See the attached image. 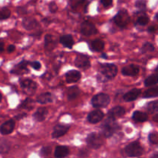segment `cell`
Here are the masks:
<instances>
[{
    "label": "cell",
    "instance_id": "cell-48",
    "mask_svg": "<svg viewBox=\"0 0 158 158\" xmlns=\"http://www.w3.org/2000/svg\"><path fill=\"white\" fill-rule=\"evenodd\" d=\"M157 20H158V14L157 15Z\"/></svg>",
    "mask_w": 158,
    "mask_h": 158
},
{
    "label": "cell",
    "instance_id": "cell-14",
    "mask_svg": "<svg viewBox=\"0 0 158 158\" xmlns=\"http://www.w3.org/2000/svg\"><path fill=\"white\" fill-rule=\"evenodd\" d=\"M140 69L136 65H129L123 68L122 69V73L124 76H129V77H134V76L137 75L139 73Z\"/></svg>",
    "mask_w": 158,
    "mask_h": 158
},
{
    "label": "cell",
    "instance_id": "cell-44",
    "mask_svg": "<svg viewBox=\"0 0 158 158\" xmlns=\"http://www.w3.org/2000/svg\"><path fill=\"white\" fill-rule=\"evenodd\" d=\"M153 120H154L155 122H157L158 123V114H157V115H155L154 117H153Z\"/></svg>",
    "mask_w": 158,
    "mask_h": 158
},
{
    "label": "cell",
    "instance_id": "cell-18",
    "mask_svg": "<svg viewBox=\"0 0 158 158\" xmlns=\"http://www.w3.org/2000/svg\"><path fill=\"white\" fill-rule=\"evenodd\" d=\"M48 115V110L45 107H40L37 110L34 114L33 117L35 120L39 122H42L46 119V116Z\"/></svg>",
    "mask_w": 158,
    "mask_h": 158
},
{
    "label": "cell",
    "instance_id": "cell-19",
    "mask_svg": "<svg viewBox=\"0 0 158 158\" xmlns=\"http://www.w3.org/2000/svg\"><path fill=\"white\" fill-rule=\"evenodd\" d=\"M69 150L66 146H58L56 147L54 153V156L56 158H64L69 154Z\"/></svg>",
    "mask_w": 158,
    "mask_h": 158
},
{
    "label": "cell",
    "instance_id": "cell-49",
    "mask_svg": "<svg viewBox=\"0 0 158 158\" xmlns=\"http://www.w3.org/2000/svg\"><path fill=\"white\" fill-rule=\"evenodd\" d=\"M157 70H158V66H157Z\"/></svg>",
    "mask_w": 158,
    "mask_h": 158
},
{
    "label": "cell",
    "instance_id": "cell-5",
    "mask_svg": "<svg viewBox=\"0 0 158 158\" xmlns=\"http://www.w3.org/2000/svg\"><path fill=\"white\" fill-rule=\"evenodd\" d=\"M125 152L129 157H139L143 154V150L138 142H133L126 147Z\"/></svg>",
    "mask_w": 158,
    "mask_h": 158
},
{
    "label": "cell",
    "instance_id": "cell-35",
    "mask_svg": "<svg viewBox=\"0 0 158 158\" xmlns=\"http://www.w3.org/2000/svg\"><path fill=\"white\" fill-rule=\"evenodd\" d=\"M149 140L152 143H158V134L153 133V134H150Z\"/></svg>",
    "mask_w": 158,
    "mask_h": 158
},
{
    "label": "cell",
    "instance_id": "cell-27",
    "mask_svg": "<svg viewBox=\"0 0 158 158\" xmlns=\"http://www.w3.org/2000/svg\"><path fill=\"white\" fill-rule=\"evenodd\" d=\"M56 41L53 40L51 35H46L45 38V46L48 50H52V48L55 47Z\"/></svg>",
    "mask_w": 158,
    "mask_h": 158
},
{
    "label": "cell",
    "instance_id": "cell-7",
    "mask_svg": "<svg viewBox=\"0 0 158 158\" xmlns=\"http://www.w3.org/2000/svg\"><path fill=\"white\" fill-rule=\"evenodd\" d=\"M20 85L23 88V90L27 94H33L35 91L36 90L37 85L36 83L32 80L29 79H24V80H20Z\"/></svg>",
    "mask_w": 158,
    "mask_h": 158
},
{
    "label": "cell",
    "instance_id": "cell-36",
    "mask_svg": "<svg viewBox=\"0 0 158 158\" xmlns=\"http://www.w3.org/2000/svg\"><path fill=\"white\" fill-rule=\"evenodd\" d=\"M135 6L140 9H145V8H146V4H145L144 2L137 1L136 2Z\"/></svg>",
    "mask_w": 158,
    "mask_h": 158
},
{
    "label": "cell",
    "instance_id": "cell-42",
    "mask_svg": "<svg viewBox=\"0 0 158 158\" xmlns=\"http://www.w3.org/2000/svg\"><path fill=\"white\" fill-rule=\"evenodd\" d=\"M3 50H4V43L0 42V52H3Z\"/></svg>",
    "mask_w": 158,
    "mask_h": 158
},
{
    "label": "cell",
    "instance_id": "cell-3",
    "mask_svg": "<svg viewBox=\"0 0 158 158\" xmlns=\"http://www.w3.org/2000/svg\"><path fill=\"white\" fill-rule=\"evenodd\" d=\"M100 72L105 78L113 79L117 76V67L114 64H102L100 67Z\"/></svg>",
    "mask_w": 158,
    "mask_h": 158
},
{
    "label": "cell",
    "instance_id": "cell-12",
    "mask_svg": "<svg viewBox=\"0 0 158 158\" xmlns=\"http://www.w3.org/2000/svg\"><path fill=\"white\" fill-rule=\"evenodd\" d=\"M29 64H30V63H28L27 61H22L21 63L14 66L13 69L11 70V73L14 74H17V75L24 74L25 73L28 72L27 66Z\"/></svg>",
    "mask_w": 158,
    "mask_h": 158
},
{
    "label": "cell",
    "instance_id": "cell-21",
    "mask_svg": "<svg viewBox=\"0 0 158 158\" xmlns=\"http://www.w3.org/2000/svg\"><path fill=\"white\" fill-rule=\"evenodd\" d=\"M60 43L65 46L71 49L74 44L73 39L72 35H64L63 36L60 37Z\"/></svg>",
    "mask_w": 158,
    "mask_h": 158
},
{
    "label": "cell",
    "instance_id": "cell-33",
    "mask_svg": "<svg viewBox=\"0 0 158 158\" xmlns=\"http://www.w3.org/2000/svg\"><path fill=\"white\" fill-rule=\"evenodd\" d=\"M9 150V145L7 140H2L0 142V152L6 153Z\"/></svg>",
    "mask_w": 158,
    "mask_h": 158
},
{
    "label": "cell",
    "instance_id": "cell-37",
    "mask_svg": "<svg viewBox=\"0 0 158 158\" xmlns=\"http://www.w3.org/2000/svg\"><path fill=\"white\" fill-rule=\"evenodd\" d=\"M51 153V148L49 147H46V148H43L41 151V154L44 156H47L49 154H50Z\"/></svg>",
    "mask_w": 158,
    "mask_h": 158
},
{
    "label": "cell",
    "instance_id": "cell-46",
    "mask_svg": "<svg viewBox=\"0 0 158 158\" xmlns=\"http://www.w3.org/2000/svg\"><path fill=\"white\" fill-rule=\"evenodd\" d=\"M152 158H158V153H157V154H154V155L152 156Z\"/></svg>",
    "mask_w": 158,
    "mask_h": 158
},
{
    "label": "cell",
    "instance_id": "cell-6",
    "mask_svg": "<svg viewBox=\"0 0 158 158\" xmlns=\"http://www.w3.org/2000/svg\"><path fill=\"white\" fill-rule=\"evenodd\" d=\"M116 24L120 27H125L129 23L130 15L126 10H120L114 19Z\"/></svg>",
    "mask_w": 158,
    "mask_h": 158
},
{
    "label": "cell",
    "instance_id": "cell-39",
    "mask_svg": "<svg viewBox=\"0 0 158 158\" xmlns=\"http://www.w3.org/2000/svg\"><path fill=\"white\" fill-rule=\"evenodd\" d=\"M49 10L51 12H56L57 10V6L55 2H51L49 6Z\"/></svg>",
    "mask_w": 158,
    "mask_h": 158
},
{
    "label": "cell",
    "instance_id": "cell-22",
    "mask_svg": "<svg viewBox=\"0 0 158 158\" xmlns=\"http://www.w3.org/2000/svg\"><path fill=\"white\" fill-rule=\"evenodd\" d=\"M23 27L26 29H27V30H32V29H35L37 26V22L34 19L26 18L23 19Z\"/></svg>",
    "mask_w": 158,
    "mask_h": 158
},
{
    "label": "cell",
    "instance_id": "cell-32",
    "mask_svg": "<svg viewBox=\"0 0 158 158\" xmlns=\"http://www.w3.org/2000/svg\"><path fill=\"white\" fill-rule=\"evenodd\" d=\"M141 50H142V52H143V53H146V52H153V51L154 50V46H153L151 43H146L145 44H143Z\"/></svg>",
    "mask_w": 158,
    "mask_h": 158
},
{
    "label": "cell",
    "instance_id": "cell-34",
    "mask_svg": "<svg viewBox=\"0 0 158 158\" xmlns=\"http://www.w3.org/2000/svg\"><path fill=\"white\" fill-rule=\"evenodd\" d=\"M149 23V18L146 15H143V16L139 17L138 19H137V24L140 25V26H145L148 23Z\"/></svg>",
    "mask_w": 158,
    "mask_h": 158
},
{
    "label": "cell",
    "instance_id": "cell-41",
    "mask_svg": "<svg viewBox=\"0 0 158 158\" xmlns=\"http://www.w3.org/2000/svg\"><path fill=\"white\" fill-rule=\"evenodd\" d=\"M15 46H13V45H9V47H8V52H12L15 50Z\"/></svg>",
    "mask_w": 158,
    "mask_h": 158
},
{
    "label": "cell",
    "instance_id": "cell-43",
    "mask_svg": "<svg viewBox=\"0 0 158 158\" xmlns=\"http://www.w3.org/2000/svg\"><path fill=\"white\" fill-rule=\"evenodd\" d=\"M26 114H22V115H18V116H16V117H15V118L18 119V120H19V119L23 118V117H26Z\"/></svg>",
    "mask_w": 158,
    "mask_h": 158
},
{
    "label": "cell",
    "instance_id": "cell-10",
    "mask_svg": "<svg viewBox=\"0 0 158 158\" xmlns=\"http://www.w3.org/2000/svg\"><path fill=\"white\" fill-rule=\"evenodd\" d=\"M104 114L101 110H96L92 111L88 115V121L91 123H97L103 120Z\"/></svg>",
    "mask_w": 158,
    "mask_h": 158
},
{
    "label": "cell",
    "instance_id": "cell-13",
    "mask_svg": "<svg viewBox=\"0 0 158 158\" xmlns=\"http://www.w3.org/2000/svg\"><path fill=\"white\" fill-rule=\"evenodd\" d=\"M69 127L66 126V125H56L54 127L53 131H52V137L53 138H59V137H62L67 133V131H69Z\"/></svg>",
    "mask_w": 158,
    "mask_h": 158
},
{
    "label": "cell",
    "instance_id": "cell-38",
    "mask_svg": "<svg viewBox=\"0 0 158 158\" xmlns=\"http://www.w3.org/2000/svg\"><path fill=\"white\" fill-rule=\"evenodd\" d=\"M29 65H31V66H32L34 69H36V70H38V69H40V68H41V64H40V62L38 61L32 62V63H30Z\"/></svg>",
    "mask_w": 158,
    "mask_h": 158
},
{
    "label": "cell",
    "instance_id": "cell-29",
    "mask_svg": "<svg viewBox=\"0 0 158 158\" xmlns=\"http://www.w3.org/2000/svg\"><path fill=\"white\" fill-rule=\"evenodd\" d=\"M11 15V12L8 8L1 7L0 8V21L1 20L6 19L9 18Z\"/></svg>",
    "mask_w": 158,
    "mask_h": 158
},
{
    "label": "cell",
    "instance_id": "cell-30",
    "mask_svg": "<svg viewBox=\"0 0 158 158\" xmlns=\"http://www.w3.org/2000/svg\"><path fill=\"white\" fill-rule=\"evenodd\" d=\"M147 107H148V111L151 114L158 112V100H154V101L149 103Z\"/></svg>",
    "mask_w": 158,
    "mask_h": 158
},
{
    "label": "cell",
    "instance_id": "cell-20",
    "mask_svg": "<svg viewBox=\"0 0 158 158\" xmlns=\"http://www.w3.org/2000/svg\"><path fill=\"white\" fill-rule=\"evenodd\" d=\"M36 101L38 102V103H42V104L51 103V102L52 101V94L49 92H46V93H44V94H40V96L37 97Z\"/></svg>",
    "mask_w": 158,
    "mask_h": 158
},
{
    "label": "cell",
    "instance_id": "cell-31",
    "mask_svg": "<svg viewBox=\"0 0 158 158\" xmlns=\"http://www.w3.org/2000/svg\"><path fill=\"white\" fill-rule=\"evenodd\" d=\"M32 106H33V101H32L31 99H26L25 101H23L22 103V104L20 105L19 107L25 108V109H32Z\"/></svg>",
    "mask_w": 158,
    "mask_h": 158
},
{
    "label": "cell",
    "instance_id": "cell-9",
    "mask_svg": "<svg viewBox=\"0 0 158 158\" xmlns=\"http://www.w3.org/2000/svg\"><path fill=\"white\" fill-rule=\"evenodd\" d=\"M14 128H15V121L13 120H9L0 126V133L2 135H8L14 131Z\"/></svg>",
    "mask_w": 158,
    "mask_h": 158
},
{
    "label": "cell",
    "instance_id": "cell-8",
    "mask_svg": "<svg viewBox=\"0 0 158 158\" xmlns=\"http://www.w3.org/2000/svg\"><path fill=\"white\" fill-rule=\"evenodd\" d=\"M81 32L85 35H92L97 33V30L96 26L89 22H84L81 24L80 27Z\"/></svg>",
    "mask_w": 158,
    "mask_h": 158
},
{
    "label": "cell",
    "instance_id": "cell-40",
    "mask_svg": "<svg viewBox=\"0 0 158 158\" xmlns=\"http://www.w3.org/2000/svg\"><path fill=\"white\" fill-rule=\"evenodd\" d=\"M100 3L104 7H109V6H110L113 4V2L111 0H103V1H100Z\"/></svg>",
    "mask_w": 158,
    "mask_h": 158
},
{
    "label": "cell",
    "instance_id": "cell-45",
    "mask_svg": "<svg viewBox=\"0 0 158 158\" xmlns=\"http://www.w3.org/2000/svg\"><path fill=\"white\" fill-rule=\"evenodd\" d=\"M148 30H149V32H154V30H155V29H154V27H150Z\"/></svg>",
    "mask_w": 158,
    "mask_h": 158
},
{
    "label": "cell",
    "instance_id": "cell-23",
    "mask_svg": "<svg viewBox=\"0 0 158 158\" xmlns=\"http://www.w3.org/2000/svg\"><path fill=\"white\" fill-rule=\"evenodd\" d=\"M80 90L77 86H71L67 90V97L69 100H73L77 98L80 95Z\"/></svg>",
    "mask_w": 158,
    "mask_h": 158
},
{
    "label": "cell",
    "instance_id": "cell-17",
    "mask_svg": "<svg viewBox=\"0 0 158 158\" xmlns=\"http://www.w3.org/2000/svg\"><path fill=\"white\" fill-rule=\"evenodd\" d=\"M141 94V90L139 89H133L127 93L123 96V100L127 102H131L135 100Z\"/></svg>",
    "mask_w": 158,
    "mask_h": 158
},
{
    "label": "cell",
    "instance_id": "cell-25",
    "mask_svg": "<svg viewBox=\"0 0 158 158\" xmlns=\"http://www.w3.org/2000/svg\"><path fill=\"white\" fill-rule=\"evenodd\" d=\"M90 48L94 51H101L104 48V43L100 40H94L90 43Z\"/></svg>",
    "mask_w": 158,
    "mask_h": 158
},
{
    "label": "cell",
    "instance_id": "cell-24",
    "mask_svg": "<svg viewBox=\"0 0 158 158\" xmlns=\"http://www.w3.org/2000/svg\"><path fill=\"white\" fill-rule=\"evenodd\" d=\"M133 120L137 122H144L148 120V117L147 114L140 111H135L133 114Z\"/></svg>",
    "mask_w": 158,
    "mask_h": 158
},
{
    "label": "cell",
    "instance_id": "cell-47",
    "mask_svg": "<svg viewBox=\"0 0 158 158\" xmlns=\"http://www.w3.org/2000/svg\"><path fill=\"white\" fill-rule=\"evenodd\" d=\"M2 94L0 93V102L2 101Z\"/></svg>",
    "mask_w": 158,
    "mask_h": 158
},
{
    "label": "cell",
    "instance_id": "cell-28",
    "mask_svg": "<svg viewBox=\"0 0 158 158\" xmlns=\"http://www.w3.org/2000/svg\"><path fill=\"white\" fill-rule=\"evenodd\" d=\"M158 83V75L157 74H152L145 80L144 84L146 86H151Z\"/></svg>",
    "mask_w": 158,
    "mask_h": 158
},
{
    "label": "cell",
    "instance_id": "cell-16",
    "mask_svg": "<svg viewBox=\"0 0 158 158\" xmlns=\"http://www.w3.org/2000/svg\"><path fill=\"white\" fill-rule=\"evenodd\" d=\"M81 78V73L77 70H71L66 73V82L69 83H76Z\"/></svg>",
    "mask_w": 158,
    "mask_h": 158
},
{
    "label": "cell",
    "instance_id": "cell-1",
    "mask_svg": "<svg viewBox=\"0 0 158 158\" xmlns=\"http://www.w3.org/2000/svg\"><path fill=\"white\" fill-rule=\"evenodd\" d=\"M118 127L117 123H116L114 119L108 117L104 121V123L101 126V131L103 136L106 137H110L115 133L116 130Z\"/></svg>",
    "mask_w": 158,
    "mask_h": 158
},
{
    "label": "cell",
    "instance_id": "cell-4",
    "mask_svg": "<svg viewBox=\"0 0 158 158\" xmlns=\"http://www.w3.org/2000/svg\"><path fill=\"white\" fill-rule=\"evenodd\" d=\"M110 102V98L107 94H99L92 99V105L96 108H102L107 106Z\"/></svg>",
    "mask_w": 158,
    "mask_h": 158
},
{
    "label": "cell",
    "instance_id": "cell-26",
    "mask_svg": "<svg viewBox=\"0 0 158 158\" xmlns=\"http://www.w3.org/2000/svg\"><path fill=\"white\" fill-rule=\"evenodd\" d=\"M143 97L145 98H151V97H158V86H154L143 93Z\"/></svg>",
    "mask_w": 158,
    "mask_h": 158
},
{
    "label": "cell",
    "instance_id": "cell-11",
    "mask_svg": "<svg viewBox=\"0 0 158 158\" xmlns=\"http://www.w3.org/2000/svg\"><path fill=\"white\" fill-rule=\"evenodd\" d=\"M75 65L81 69H88L90 66L89 58L84 55H80L76 58Z\"/></svg>",
    "mask_w": 158,
    "mask_h": 158
},
{
    "label": "cell",
    "instance_id": "cell-15",
    "mask_svg": "<svg viewBox=\"0 0 158 158\" xmlns=\"http://www.w3.org/2000/svg\"><path fill=\"white\" fill-rule=\"evenodd\" d=\"M125 114V110L122 106H115V107L112 108L110 110L108 113V117H110L112 119H117L120 118V117H123Z\"/></svg>",
    "mask_w": 158,
    "mask_h": 158
},
{
    "label": "cell",
    "instance_id": "cell-2",
    "mask_svg": "<svg viewBox=\"0 0 158 158\" xmlns=\"http://www.w3.org/2000/svg\"><path fill=\"white\" fill-rule=\"evenodd\" d=\"M88 146L92 149H98L104 143V138L102 135L97 133H92L89 134L86 138Z\"/></svg>",
    "mask_w": 158,
    "mask_h": 158
}]
</instances>
